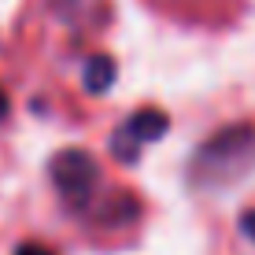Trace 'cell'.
<instances>
[{
	"label": "cell",
	"mask_w": 255,
	"mask_h": 255,
	"mask_svg": "<svg viewBox=\"0 0 255 255\" xmlns=\"http://www.w3.org/2000/svg\"><path fill=\"white\" fill-rule=\"evenodd\" d=\"M255 170V126L252 122H233L211 133L196 148L189 163V181L200 192H218L230 189L241 178Z\"/></svg>",
	"instance_id": "obj_1"
},
{
	"label": "cell",
	"mask_w": 255,
	"mask_h": 255,
	"mask_svg": "<svg viewBox=\"0 0 255 255\" xmlns=\"http://www.w3.org/2000/svg\"><path fill=\"white\" fill-rule=\"evenodd\" d=\"M48 178L56 185L59 200L74 211H89L93 207V189L100 181V170H96L93 155L82 152V148H63L59 155H52L48 163Z\"/></svg>",
	"instance_id": "obj_2"
},
{
	"label": "cell",
	"mask_w": 255,
	"mask_h": 255,
	"mask_svg": "<svg viewBox=\"0 0 255 255\" xmlns=\"http://www.w3.org/2000/svg\"><path fill=\"white\" fill-rule=\"evenodd\" d=\"M166 129H170V115H166V111H159V108H137L133 115L111 133V152H115V159H122V163H137L140 148L163 140Z\"/></svg>",
	"instance_id": "obj_3"
},
{
	"label": "cell",
	"mask_w": 255,
	"mask_h": 255,
	"mask_svg": "<svg viewBox=\"0 0 255 255\" xmlns=\"http://www.w3.org/2000/svg\"><path fill=\"white\" fill-rule=\"evenodd\" d=\"M137 215H140V204H137L133 192H115L111 200H104V204L93 211L96 222H100V226H111V230H122V226H129Z\"/></svg>",
	"instance_id": "obj_4"
},
{
	"label": "cell",
	"mask_w": 255,
	"mask_h": 255,
	"mask_svg": "<svg viewBox=\"0 0 255 255\" xmlns=\"http://www.w3.org/2000/svg\"><path fill=\"white\" fill-rule=\"evenodd\" d=\"M111 82H115V59L111 56H93L82 70V85L89 93H108Z\"/></svg>",
	"instance_id": "obj_5"
},
{
	"label": "cell",
	"mask_w": 255,
	"mask_h": 255,
	"mask_svg": "<svg viewBox=\"0 0 255 255\" xmlns=\"http://www.w3.org/2000/svg\"><path fill=\"white\" fill-rule=\"evenodd\" d=\"M15 255H56V252L45 248V244H19V248H15Z\"/></svg>",
	"instance_id": "obj_6"
},
{
	"label": "cell",
	"mask_w": 255,
	"mask_h": 255,
	"mask_svg": "<svg viewBox=\"0 0 255 255\" xmlns=\"http://www.w3.org/2000/svg\"><path fill=\"white\" fill-rule=\"evenodd\" d=\"M241 230H244V233H248L252 241H255V207H252V211H244V215H241Z\"/></svg>",
	"instance_id": "obj_7"
},
{
	"label": "cell",
	"mask_w": 255,
	"mask_h": 255,
	"mask_svg": "<svg viewBox=\"0 0 255 255\" xmlns=\"http://www.w3.org/2000/svg\"><path fill=\"white\" fill-rule=\"evenodd\" d=\"M4 119H7V93L0 89V122H4Z\"/></svg>",
	"instance_id": "obj_8"
}]
</instances>
